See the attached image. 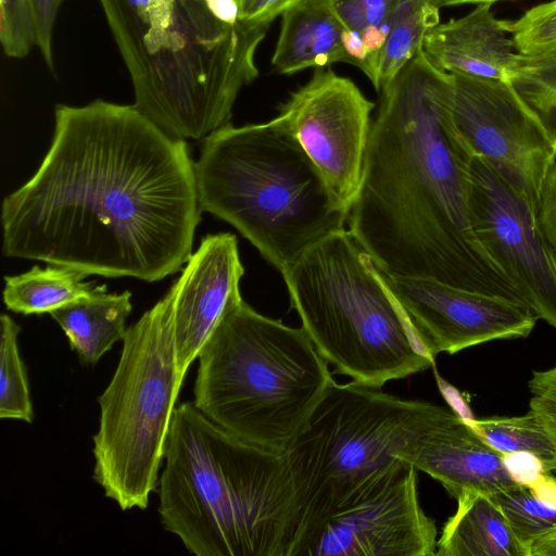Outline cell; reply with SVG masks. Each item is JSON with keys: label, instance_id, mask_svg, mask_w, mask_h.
Segmentation results:
<instances>
[{"label": "cell", "instance_id": "obj_1", "mask_svg": "<svg viewBox=\"0 0 556 556\" xmlns=\"http://www.w3.org/2000/svg\"><path fill=\"white\" fill-rule=\"evenodd\" d=\"M37 172L1 205L3 253L88 275L159 281L191 255L195 163L135 104H59Z\"/></svg>", "mask_w": 556, "mask_h": 556}, {"label": "cell", "instance_id": "obj_2", "mask_svg": "<svg viewBox=\"0 0 556 556\" xmlns=\"http://www.w3.org/2000/svg\"><path fill=\"white\" fill-rule=\"evenodd\" d=\"M452 87L422 49L380 89L349 230L389 276L525 303L472 228L475 154L455 127Z\"/></svg>", "mask_w": 556, "mask_h": 556}, {"label": "cell", "instance_id": "obj_3", "mask_svg": "<svg viewBox=\"0 0 556 556\" xmlns=\"http://www.w3.org/2000/svg\"><path fill=\"white\" fill-rule=\"evenodd\" d=\"M157 484L164 529L195 556H288L294 514L285 454L176 406Z\"/></svg>", "mask_w": 556, "mask_h": 556}, {"label": "cell", "instance_id": "obj_4", "mask_svg": "<svg viewBox=\"0 0 556 556\" xmlns=\"http://www.w3.org/2000/svg\"><path fill=\"white\" fill-rule=\"evenodd\" d=\"M130 76L135 105L168 135L204 139L230 124L257 76L269 27L223 21L207 0H99Z\"/></svg>", "mask_w": 556, "mask_h": 556}, {"label": "cell", "instance_id": "obj_5", "mask_svg": "<svg viewBox=\"0 0 556 556\" xmlns=\"http://www.w3.org/2000/svg\"><path fill=\"white\" fill-rule=\"evenodd\" d=\"M195 175L202 212L235 227L281 275L345 229L349 212L277 116L210 134Z\"/></svg>", "mask_w": 556, "mask_h": 556}, {"label": "cell", "instance_id": "obj_6", "mask_svg": "<svg viewBox=\"0 0 556 556\" xmlns=\"http://www.w3.org/2000/svg\"><path fill=\"white\" fill-rule=\"evenodd\" d=\"M194 406L227 431L285 454L333 380L303 328L244 301L222 318L199 353Z\"/></svg>", "mask_w": 556, "mask_h": 556}, {"label": "cell", "instance_id": "obj_7", "mask_svg": "<svg viewBox=\"0 0 556 556\" xmlns=\"http://www.w3.org/2000/svg\"><path fill=\"white\" fill-rule=\"evenodd\" d=\"M282 277L318 353L353 382L379 389L434 365L381 271L350 230L316 242Z\"/></svg>", "mask_w": 556, "mask_h": 556}, {"label": "cell", "instance_id": "obj_8", "mask_svg": "<svg viewBox=\"0 0 556 556\" xmlns=\"http://www.w3.org/2000/svg\"><path fill=\"white\" fill-rule=\"evenodd\" d=\"M460 417L431 402L332 380L285 453L294 493L288 556H299L328 517L402 463L408 445Z\"/></svg>", "mask_w": 556, "mask_h": 556}, {"label": "cell", "instance_id": "obj_9", "mask_svg": "<svg viewBox=\"0 0 556 556\" xmlns=\"http://www.w3.org/2000/svg\"><path fill=\"white\" fill-rule=\"evenodd\" d=\"M184 380L176 363L170 289L129 328L113 377L99 396L93 480L121 509H146L156 491Z\"/></svg>", "mask_w": 556, "mask_h": 556}, {"label": "cell", "instance_id": "obj_10", "mask_svg": "<svg viewBox=\"0 0 556 556\" xmlns=\"http://www.w3.org/2000/svg\"><path fill=\"white\" fill-rule=\"evenodd\" d=\"M455 127L484 161L539 214L556 147L538 114L511 83L452 74Z\"/></svg>", "mask_w": 556, "mask_h": 556}, {"label": "cell", "instance_id": "obj_11", "mask_svg": "<svg viewBox=\"0 0 556 556\" xmlns=\"http://www.w3.org/2000/svg\"><path fill=\"white\" fill-rule=\"evenodd\" d=\"M417 469L402 462L338 508L299 556H433L434 520L418 496Z\"/></svg>", "mask_w": 556, "mask_h": 556}, {"label": "cell", "instance_id": "obj_12", "mask_svg": "<svg viewBox=\"0 0 556 556\" xmlns=\"http://www.w3.org/2000/svg\"><path fill=\"white\" fill-rule=\"evenodd\" d=\"M374 108L351 79L323 67L278 108L277 117L348 212L361 184Z\"/></svg>", "mask_w": 556, "mask_h": 556}, {"label": "cell", "instance_id": "obj_13", "mask_svg": "<svg viewBox=\"0 0 556 556\" xmlns=\"http://www.w3.org/2000/svg\"><path fill=\"white\" fill-rule=\"evenodd\" d=\"M472 228L538 319L556 329V252L530 202L479 156L470 169Z\"/></svg>", "mask_w": 556, "mask_h": 556}, {"label": "cell", "instance_id": "obj_14", "mask_svg": "<svg viewBox=\"0 0 556 556\" xmlns=\"http://www.w3.org/2000/svg\"><path fill=\"white\" fill-rule=\"evenodd\" d=\"M381 274L434 359L443 352L455 354L494 340L526 338L538 320L528 305L501 295L429 278Z\"/></svg>", "mask_w": 556, "mask_h": 556}, {"label": "cell", "instance_id": "obj_15", "mask_svg": "<svg viewBox=\"0 0 556 556\" xmlns=\"http://www.w3.org/2000/svg\"><path fill=\"white\" fill-rule=\"evenodd\" d=\"M244 268L230 232L205 236L170 286L178 375L185 380L222 318L242 300Z\"/></svg>", "mask_w": 556, "mask_h": 556}, {"label": "cell", "instance_id": "obj_16", "mask_svg": "<svg viewBox=\"0 0 556 556\" xmlns=\"http://www.w3.org/2000/svg\"><path fill=\"white\" fill-rule=\"evenodd\" d=\"M399 458L439 481L455 500L465 490L492 496L518 484L503 454L486 444L465 417L424 435Z\"/></svg>", "mask_w": 556, "mask_h": 556}, {"label": "cell", "instance_id": "obj_17", "mask_svg": "<svg viewBox=\"0 0 556 556\" xmlns=\"http://www.w3.org/2000/svg\"><path fill=\"white\" fill-rule=\"evenodd\" d=\"M482 3L459 18L431 28L424 51L431 63L450 74L511 83L520 53L506 30L505 20Z\"/></svg>", "mask_w": 556, "mask_h": 556}, {"label": "cell", "instance_id": "obj_18", "mask_svg": "<svg viewBox=\"0 0 556 556\" xmlns=\"http://www.w3.org/2000/svg\"><path fill=\"white\" fill-rule=\"evenodd\" d=\"M343 29L330 0H293L281 14L274 71L291 75L338 62L351 64L342 43Z\"/></svg>", "mask_w": 556, "mask_h": 556}, {"label": "cell", "instance_id": "obj_19", "mask_svg": "<svg viewBox=\"0 0 556 556\" xmlns=\"http://www.w3.org/2000/svg\"><path fill=\"white\" fill-rule=\"evenodd\" d=\"M437 542L438 556H530L494 500L463 491Z\"/></svg>", "mask_w": 556, "mask_h": 556}, {"label": "cell", "instance_id": "obj_20", "mask_svg": "<svg viewBox=\"0 0 556 556\" xmlns=\"http://www.w3.org/2000/svg\"><path fill=\"white\" fill-rule=\"evenodd\" d=\"M131 293H108L105 285L91 294L50 313L83 365H93L126 333Z\"/></svg>", "mask_w": 556, "mask_h": 556}, {"label": "cell", "instance_id": "obj_21", "mask_svg": "<svg viewBox=\"0 0 556 556\" xmlns=\"http://www.w3.org/2000/svg\"><path fill=\"white\" fill-rule=\"evenodd\" d=\"M86 274L62 266L40 268L4 277L3 302L8 309L23 315L51 313L91 294Z\"/></svg>", "mask_w": 556, "mask_h": 556}, {"label": "cell", "instance_id": "obj_22", "mask_svg": "<svg viewBox=\"0 0 556 556\" xmlns=\"http://www.w3.org/2000/svg\"><path fill=\"white\" fill-rule=\"evenodd\" d=\"M470 428L502 454L527 452L535 455L545 471L556 475V430L536 412L521 416L466 418Z\"/></svg>", "mask_w": 556, "mask_h": 556}, {"label": "cell", "instance_id": "obj_23", "mask_svg": "<svg viewBox=\"0 0 556 556\" xmlns=\"http://www.w3.org/2000/svg\"><path fill=\"white\" fill-rule=\"evenodd\" d=\"M519 542L528 549L556 528V475L543 472L535 481L517 484L491 496Z\"/></svg>", "mask_w": 556, "mask_h": 556}, {"label": "cell", "instance_id": "obj_24", "mask_svg": "<svg viewBox=\"0 0 556 556\" xmlns=\"http://www.w3.org/2000/svg\"><path fill=\"white\" fill-rule=\"evenodd\" d=\"M438 24L440 9L430 0H396L390 29L379 53L380 89L422 50L426 35Z\"/></svg>", "mask_w": 556, "mask_h": 556}, {"label": "cell", "instance_id": "obj_25", "mask_svg": "<svg viewBox=\"0 0 556 556\" xmlns=\"http://www.w3.org/2000/svg\"><path fill=\"white\" fill-rule=\"evenodd\" d=\"M0 325V418L31 422L35 415L18 350L20 326L8 314L1 315Z\"/></svg>", "mask_w": 556, "mask_h": 556}, {"label": "cell", "instance_id": "obj_26", "mask_svg": "<svg viewBox=\"0 0 556 556\" xmlns=\"http://www.w3.org/2000/svg\"><path fill=\"white\" fill-rule=\"evenodd\" d=\"M511 84L538 114L556 147V53L545 56L520 54Z\"/></svg>", "mask_w": 556, "mask_h": 556}, {"label": "cell", "instance_id": "obj_27", "mask_svg": "<svg viewBox=\"0 0 556 556\" xmlns=\"http://www.w3.org/2000/svg\"><path fill=\"white\" fill-rule=\"evenodd\" d=\"M518 53L545 56L556 53V0L540 3L517 20H505Z\"/></svg>", "mask_w": 556, "mask_h": 556}, {"label": "cell", "instance_id": "obj_28", "mask_svg": "<svg viewBox=\"0 0 556 556\" xmlns=\"http://www.w3.org/2000/svg\"><path fill=\"white\" fill-rule=\"evenodd\" d=\"M0 42L5 55L26 56L36 46V30L29 0H0Z\"/></svg>", "mask_w": 556, "mask_h": 556}, {"label": "cell", "instance_id": "obj_29", "mask_svg": "<svg viewBox=\"0 0 556 556\" xmlns=\"http://www.w3.org/2000/svg\"><path fill=\"white\" fill-rule=\"evenodd\" d=\"M345 29L362 34L368 28L389 33L396 0H330Z\"/></svg>", "mask_w": 556, "mask_h": 556}, {"label": "cell", "instance_id": "obj_30", "mask_svg": "<svg viewBox=\"0 0 556 556\" xmlns=\"http://www.w3.org/2000/svg\"><path fill=\"white\" fill-rule=\"evenodd\" d=\"M65 0H29L38 47L48 70L55 76L53 30L56 16Z\"/></svg>", "mask_w": 556, "mask_h": 556}, {"label": "cell", "instance_id": "obj_31", "mask_svg": "<svg viewBox=\"0 0 556 556\" xmlns=\"http://www.w3.org/2000/svg\"><path fill=\"white\" fill-rule=\"evenodd\" d=\"M528 389L531 395L530 409L536 412L556 430V365L543 370H533Z\"/></svg>", "mask_w": 556, "mask_h": 556}, {"label": "cell", "instance_id": "obj_32", "mask_svg": "<svg viewBox=\"0 0 556 556\" xmlns=\"http://www.w3.org/2000/svg\"><path fill=\"white\" fill-rule=\"evenodd\" d=\"M240 21L255 24L270 23L293 2V0H236Z\"/></svg>", "mask_w": 556, "mask_h": 556}, {"label": "cell", "instance_id": "obj_33", "mask_svg": "<svg viewBox=\"0 0 556 556\" xmlns=\"http://www.w3.org/2000/svg\"><path fill=\"white\" fill-rule=\"evenodd\" d=\"M503 460L513 479L518 484L531 483L545 472L542 462L531 453L516 452L503 454Z\"/></svg>", "mask_w": 556, "mask_h": 556}, {"label": "cell", "instance_id": "obj_34", "mask_svg": "<svg viewBox=\"0 0 556 556\" xmlns=\"http://www.w3.org/2000/svg\"><path fill=\"white\" fill-rule=\"evenodd\" d=\"M342 43L351 60V64L358 67L364 73L368 59V51L361 38V35L344 28L342 33Z\"/></svg>", "mask_w": 556, "mask_h": 556}, {"label": "cell", "instance_id": "obj_35", "mask_svg": "<svg viewBox=\"0 0 556 556\" xmlns=\"http://www.w3.org/2000/svg\"><path fill=\"white\" fill-rule=\"evenodd\" d=\"M530 556H556V528L532 544Z\"/></svg>", "mask_w": 556, "mask_h": 556}, {"label": "cell", "instance_id": "obj_36", "mask_svg": "<svg viewBox=\"0 0 556 556\" xmlns=\"http://www.w3.org/2000/svg\"><path fill=\"white\" fill-rule=\"evenodd\" d=\"M435 7L441 9L442 7H450V5H457V4H467V3H473V4H482V3H490L493 4L498 1H506V0H430Z\"/></svg>", "mask_w": 556, "mask_h": 556}]
</instances>
